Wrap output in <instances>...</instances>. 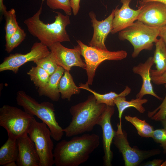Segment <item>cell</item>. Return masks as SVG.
<instances>
[{"label":"cell","mask_w":166,"mask_h":166,"mask_svg":"<svg viewBox=\"0 0 166 166\" xmlns=\"http://www.w3.org/2000/svg\"><path fill=\"white\" fill-rule=\"evenodd\" d=\"M81 0H70L72 12L73 15H76L79 11Z\"/></svg>","instance_id":"cell-33"},{"label":"cell","mask_w":166,"mask_h":166,"mask_svg":"<svg viewBox=\"0 0 166 166\" xmlns=\"http://www.w3.org/2000/svg\"><path fill=\"white\" fill-rule=\"evenodd\" d=\"M65 71L62 67L58 66L56 71L50 76L47 84L43 87L38 88L39 95L46 96L53 101H58L60 97L59 84Z\"/></svg>","instance_id":"cell-18"},{"label":"cell","mask_w":166,"mask_h":166,"mask_svg":"<svg viewBox=\"0 0 166 166\" xmlns=\"http://www.w3.org/2000/svg\"><path fill=\"white\" fill-rule=\"evenodd\" d=\"M26 34L20 26L16 32L6 41L5 50L8 53L17 47L25 38Z\"/></svg>","instance_id":"cell-27"},{"label":"cell","mask_w":166,"mask_h":166,"mask_svg":"<svg viewBox=\"0 0 166 166\" xmlns=\"http://www.w3.org/2000/svg\"><path fill=\"white\" fill-rule=\"evenodd\" d=\"M152 81L157 85L166 84V71L160 74H155L150 73Z\"/></svg>","instance_id":"cell-32"},{"label":"cell","mask_w":166,"mask_h":166,"mask_svg":"<svg viewBox=\"0 0 166 166\" xmlns=\"http://www.w3.org/2000/svg\"><path fill=\"white\" fill-rule=\"evenodd\" d=\"M80 46L81 53L85 60L88 80L86 83L91 85L99 65L105 60L119 61L125 58L127 52L121 50L111 51L98 49L87 45L80 40L77 41Z\"/></svg>","instance_id":"cell-8"},{"label":"cell","mask_w":166,"mask_h":166,"mask_svg":"<svg viewBox=\"0 0 166 166\" xmlns=\"http://www.w3.org/2000/svg\"><path fill=\"white\" fill-rule=\"evenodd\" d=\"M163 160L161 159H154L152 161L147 162L142 165L145 166H161Z\"/></svg>","instance_id":"cell-34"},{"label":"cell","mask_w":166,"mask_h":166,"mask_svg":"<svg viewBox=\"0 0 166 166\" xmlns=\"http://www.w3.org/2000/svg\"><path fill=\"white\" fill-rule=\"evenodd\" d=\"M100 143L99 137L96 134H84L74 136L69 140H61L53 151L54 164L78 166L88 160Z\"/></svg>","instance_id":"cell-1"},{"label":"cell","mask_w":166,"mask_h":166,"mask_svg":"<svg viewBox=\"0 0 166 166\" xmlns=\"http://www.w3.org/2000/svg\"><path fill=\"white\" fill-rule=\"evenodd\" d=\"M59 91L62 99L70 101L72 95L79 94L80 89L75 85L69 71L65 70L61 77L58 86Z\"/></svg>","instance_id":"cell-20"},{"label":"cell","mask_w":166,"mask_h":166,"mask_svg":"<svg viewBox=\"0 0 166 166\" xmlns=\"http://www.w3.org/2000/svg\"><path fill=\"white\" fill-rule=\"evenodd\" d=\"M18 155L17 140L8 138L0 148V164L5 166L10 162H16Z\"/></svg>","instance_id":"cell-23"},{"label":"cell","mask_w":166,"mask_h":166,"mask_svg":"<svg viewBox=\"0 0 166 166\" xmlns=\"http://www.w3.org/2000/svg\"><path fill=\"white\" fill-rule=\"evenodd\" d=\"M5 166H17L16 162L13 161L6 164Z\"/></svg>","instance_id":"cell-38"},{"label":"cell","mask_w":166,"mask_h":166,"mask_svg":"<svg viewBox=\"0 0 166 166\" xmlns=\"http://www.w3.org/2000/svg\"><path fill=\"white\" fill-rule=\"evenodd\" d=\"M125 119L130 123L136 128L138 134L142 137H152L153 131V127L145 120L139 119L137 117L125 116Z\"/></svg>","instance_id":"cell-24"},{"label":"cell","mask_w":166,"mask_h":166,"mask_svg":"<svg viewBox=\"0 0 166 166\" xmlns=\"http://www.w3.org/2000/svg\"><path fill=\"white\" fill-rule=\"evenodd\" d=\"M161 121L164 129L166 130V117L165 118Z\"/></svg>","instance_id":"cell-39"},{"label":"cell","mask_w":166,"mask_h":166,"mask_svg":"<svg viewBox=\"0 0 166 166\" xmlns=\"http://www.w3.org/2000/svg\"><path fill=\"white\" fill-rule=\"evenodd\" d=\"M166 91V84H164ZM148 116L155 121H161L166 117V92L165 98L160 105L152 111L148 112Z\"/></svg>","instance_id":"cell-30"},{"label":"cell","mask_w":166,"mask_h":166,"mask_svg":"<svg viewBox=\"0 0 166 166\" xmlns=\"http://www.w3.org/2000/svg\"><path fill=\"white\" fill-rule=\"evenodd\" d=\"M150 2H157L161 3L166 5V0H140L139 1L140 5Z\"/></svg>","instance_id":"cell-36"},{"label":"cell","mask_w":166,"mask_h":166,"mask_svg":"<svg viewBox=\"0 0 166 166\" xmlns=\"http://www.w3.org/2000/svg\"><path fill=\"white\" fill-rule=\"evenodd\" d=\"M17 166H40V160L34 143L28 134L17 140Z\"/></svg>","instance_id":"cell-16"},{"label":"cell","mask_w":166,"mask_h":166,"mask_svg":"<svg viewBox=\"0 0 166 166\" xmlns=\"http://www.w3.org/2000/svg\"><path fill=\"white\" fill-rule=\"evenodd\" d=\"M43 2L37 11L24 21L28 31L48 47L57 42H69V37L66 29L70 24L69 16L54 11L57 14L54 22L51 23H44L40 18Z\"/></svg>","instance_id":"cell-2"},{"label":"cell","mask_w":166,"mask_h":166,"mask_svg":"<svg viewBox=\"0 0 166 166\" xmlns=\"http://www.w3.org/2000/svg\"><path fill=\"white\" fill-rule=\"evenodd\" d=\"M117 129L113 143L121 153L125 166H137L144 160L160 153L158 149L142 150L135 147H132L127 140V135L123 130L121 124H117Z\"/></svg>","instance_id":"cell-9"},{"label":"cell","mask_w":166,"mask_h":166,"mask_svg":"<svg viewBox=\"0 0 166 166\" xmlns=\"http://www.w3.org/2000/svg\"><path fill=\"white\" fill-rule=\"evenodd\" d=\"M114 12V9L108 17L101 21L97 19L96 14L93 11L89 12V16L93 27V34L89 43V46L98 49L108 50L105 42L108 35L111 32L112 29Z\"/></svg>","instance_id":"cell-14"},{"label":"cell","mask_w":166,"mask_h":166,"mask_svg":"<svg viewBox=\"0 0 166 166\" xmlns=\"http://www.w3.org/2000/svg\"><path fill=\"white\" fill-rule=\"evenodd\" d=\"M132 0H120L122 4L119 9L118 6L114 9V15L112 23V29L111 33L114 34L128 27L137 20L141 10L140 6L137 10L131 8L129 3Z\"/></svg>","instance_id":"cell-15"},{"label":"cell","mask_w":166,"mask_h":166,"mask_svg":"<svg viewBox=\"0 0 166 166\" xmlns=\"http://www.w3.org/2000/svg\"><path fill=\"white\" fill-rule=\"evenodd\" d=\"M156 49L153 57L156 69H151L150 73L160 74L166 71V45L160 38L155 43Z\"/></svg>","instance_id":"cell-21"},{"label":"cell","mask_w":166,"mask_h":166,"mask_svg":"<svg viewBox=\"0 0 166 166\" xmlns=\"http://www.w3.org/2000/svg\"><path fill=\"white\" fill-rule=\"evenodd\" d=\"M140 6L141 9L137 20L153 27L160 28L166 25V5L150 2Z\"/></svg>","instance_id":"cell-13"},{"label":"cell","mask_w":166,"mask_h":166,"mask_svg":"<svg viewBox=\"0 0 166 166\" xmlns=\"http://www.w3.org/2000/svg\"><path fill=\"white\" fill-rule=\"evenodd\" d=\"M160 28L148 26L138 20L119 32L118 38L121 41H128L132 45L133 58L138 56L143 50H151L154 43L158 40Z\"/></svg>","instance_id":"cell-5"},{"label":"cell","mask_w":166,"mask_h":166,"mask_svg":"<svg viewBox=\"0 0 166 166\" xmlns=\"http://www.w3.org/2000/svg\"><path fill=\"white\" fill-rule=\"evenodd\" d=\"M152 138L156 142L160 144L164 153L166 154V130L164 128L154 130Z\"/></svg>","instance_id":"cell-31"},{"label":"cell","mask_w":166,"mask_h":166,"mask_svg":"<svg viewBox=\"0 0 166 166\" xmlns=\"http://www.w3.org/2000/svg\"><path fill=\"white\" fill-rule=\"evenodd\" d=\"M106 106L97 103L93 94L89 95L85 101L72 106L69 109L71 121L63 128L66 136L70 137L92 131Z\"/></svg>","instance_id":"cell-3"},{"label":"cell","mask_w":166,"mask_h":166,"mask_svg":"<svg viewBox=\"0 0 166 166\" xmlns=\"http://www.w3.org/2000/svg\"><path fill=\"white\" fill-rule=\"evenodd\" d=\"M45 1L47 6L51 9L55 10H62L66 15L70 16L72 14V10L70 0H42Z\"/></svg>","instance_id":"cell-29"},{"label":"cell","mask_w":166,"mask_h":166,"mask_svg":"<svg viewBox=\"0 0 166 166\" xmlns=\"http://www.w3.org/2000/svg\"><path fill=\"white\" fill-rule=\"evenodd\" d=\"M5 18V39L7 40L14 33L19 26L17 21L16 12L11 9L4 15Z\"/></svg>","instance_id":"cell-26"},{"label":"cell","mask_w":166,"mask_h":166,"mask_svg":"<svg viewBox=\"0 0 166 166\" xmlns=\"http://www.w3.org/2000/svg\"><path fill=\"white\" fill-rule=\"evenodd\" d=\"M34 62L37 66L45 70L50 76L56 71L58 66L52 57L50 52L47 56L35 61Z\"/></svg>","instance_id":"cell-28"},{"label":"cell","mask_w":166,"mask_h":166,"mask_svg":"<svg viewBox=\"0 0 166 166\" xmlns=\"http://www.w3.org/2000/svg\"><path fill=\"white\" fill-rule=\"evenodd\" d=\"M79 87L80 89H83L91 92L95 97L97 103L104 104L106 105L112 107H114L115 105L114 100L116 97L120 96L126 97L131 91V88L126 86L125 89L119 94L113 92L104 94H101L91 89L89 85L86 83L85 84L80 83Z\"/></svg>","instance_id":"cell-19"},{"label":"cell","mask_w":166,"mask_h":166,"mask_svg":"<svg viewBox=\"0 0 166 166\" xmlns=\"http://www.w3.org/2000/svg\"><path fill=\"white\" fill-rule=\"evenodd\" d=\"M154 64L153 57H150L144 62L140 63L133 67V73L140 75L142 81L141 89L136 94V98L142 99L145 95H150L159 100L162 99L154 92L151 83L150 71Z\"/></svg>","instance_id":"cell-17"},{"label":"cell","mask_w":166,"mask_h":166,"mask_svg":"<svg viewBox=\"0 0 166 166\" xmlns=\"http://www.w3.org/2000/svg\"><path fill=\"white\" fill-rule=\"evenodd\" d=\"M34 117L14 106L4 105L0 108V125L6 130L8 138L12 139L28 134Z\"/></svg>","instance_id":"cell-6"},{"label":"cell","mask_w":166,"mask_h":166,"mask_svg":"<svg viewBox=\"0 0 166 166\" xmlns=\"http://www.w3.org/2000/svg\"><path fill=\"white\" fill-rule=\"evenodd\" d=\"M27 73L35 85L39 88L43 87L47 84L50 76L43 69L37 66L32 67Z\"/></svg>","instance_id":"cell-25"},{"label":"cell","mask_w":166,"mask_h":166,"mask_svg":"<svg viewBox=\"0 0 166 166\" xmlns=\"http://www.w3.org/2000/svg\"><path fill=\"white\" fill-rule=\"evenodd\" d=\"M53 58L57 64L65 70L69 71L72 67H79L85 69L86 64L81 58V49L78 45L73 49H69L58 42L48 47Z\"/></svg>","instance_id":"cell-11"},{"label":"cell","mask_w":166,"mask_h":166,"mask_svg":"<svg viewBox=\"0 0 166 166\" xmlns=\"http://www.w3.org/2000/svg\"><path fill=\"white\" fill-rule=\"evenodd\" d=\"M115 112L114 107L106 105L103 113L97 123L100 126L102 131L103 144L104 151V164L106 166L112 165L113 153L111 146L115 136L116 131L113 129L111 123V118Z\"/></svg>","instance_id":"cell-12"},{"label":"cell","mask_w":166,"mask_h":166,"mask_svg":"<svg viewBox=\"0 0 166 166\" xmlns=\"http://www.w3.org/2000/svg\"><path fill=\"white\" fill-rule=\"evenodd\" d=\"M161 166H166V161L161 164Z\"/></svg>","instance_id":"cell-40"},{"label":"cell","mask_w":166,"mask_h":166,"mask_svg":"<svg viewBox=\"0 0 166 166\" xmlns=\"http://www.w3.org/2000/svg\"><path fill=\"white\" fill-rule=\"evenodd\" d=\"M0 10L1 14L4 15L7 11L6 6L3 3V0H0Z\"/></svg>","instance_id":"cell-37"},{"label":"cell","mask_w":166,"mask_h":166,"mask_svg":"<svg viewBox=\"0 0 166 166\" xmlns=\"http://www.w3.org/2000/svg\"><path fill=\"white\" fill-rule=\"evenodd\" d=\"M28 135L35 144L40 158V166H52L54 164L53 143L47 125L43 122L38 121L34 117Z\"/></svg>","instance_id":"cell-7"},{"label":"cell","mask_w":166,"mask_h":166,"mask_svg":"<svg viewBox=\"0 0 166 166\" xmlns=\"http://www.w3.org/2000/svg\"><path fill=\"white\" fill-rule=\"evenodd\" d=\"M159 36L163 39L166 45V25L160 28Z\"/></svg>","instance_id":"cell-35"},{"label":"cell","mask_w":166,"mask_h":166,"mask_svg":"<svg viewBox=\"0 0 166 166\" xmlns=\"http://www.w3.org/2000/svg\"><path fill=\"white\" fill-rule=\"evenodd\" d=\"M48 47L41 42L34 43L30 51L26 54H11L4 58L0 65V72L11 70L17 73L20 67L26 62H34L48 55L50 53Z\"/></svg>","instance_id":"cell-10"},{"label":"cell","mask_w":166,"mask_h":166,"mask_svg":"<svg viewBox=\"0 0 166 166\" xmlns=\"http://www.w3.org/2000/svg\"><path fill=\"white\" fill-rule=\"evenodd\" d=\"M148 100L146 99H140L136 98L130 101L126 100L125 97L120 96L116 97L114 100V102L117 108L118 111V117L120 124H121V117L124 111L130 107L135 108L140 113H144L145 111L143 105L146 103Z\"/></svg>","instance_id":"cell-22"},{"label":"cell","mask_w":166,"mask_h":166,"mask_svg":"<svg viewBox=\"0 0 166 166\" xmlns=\"http://www.w3.org/2000/svg\"><path fill=\"white\" fill-rule=\"evenodd\" d=\"M16 100L18 105L22 107L25 112L36 116L47 125L52 138L55 140L61 139L64 132L57 121L53 104L48 102L39 103L22 90L17 93Z\"/></svg>","instance_id":"cell-4"}]
</instances>
